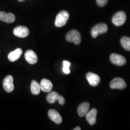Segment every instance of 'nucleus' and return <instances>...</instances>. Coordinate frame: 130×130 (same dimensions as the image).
Instances as JSON below:
<instances>
[{
  "mask_svg": "<svg viewBox=\"0 0 130 130\" xmlns=\"http://www.w3.org/2000/svg\"><path fill=\"white\" fill-rule=\"evenodd\" d=\"M108 0H96L98 5L100 7H103L107 5Z\"/></svg>",
  "mask_w": 130,
  "mask_h": 130,
  "instance_id": "nucleus-21",
  "label": "nucleus"
},
{
  "mask_svg": "<svg viewBox=\"0 0 130 130\" xmlns=\"http://www.w3.org/2000/svg\"><path fill=\"white\" fill-rule=\"evenodd\" d=\"M110 60L113 64L118 66H122L126 63V59L124 56L117 54H111L110 56Z\"/></svg>",
  "mask_w": 130,
  "mask_h": 130,
  "instance_id": "nucleus-7",
  "label": "nucleus"
},
{
  "mask_svg": "<svg viewBox=\"0 0 130 130\" xmlns=\"http://www.w3.org/2000/svg\"><path fill=\"white\" fill-rule=\"evenodd\" d=\"M25 58L28 63L34 64L38 61V57L36 53L32 50H28L25 54Z\"/></svg>",
  "mask_w": 130,
  "mask_h": 130,
  "instance_id": "nucleus-13",
  "label": "nucleus"
},
{
  "mask_svg": "<svg viewBox=\"0 0 130 130\" xmlns=\"http://www.w3.org/2000/svg\"><path fill=\"white\" fill-rule=\"evenodd\" d=\"M81 130V128L79 127V126H78V127H76L75 128H74L73 130Z\"/></svg>",
  "mask_w": 130,
  "mask_h": 130,
  "instance_id": "nucleus-22",
  "label": "nucleus"
},
{
  "mask_svg": "<svg viewBox=\"0 0 130 130\" xmlns=\"http://www.w3.org/2000/svg\"><path fill=\"white\" fill-rule=\"evenodd\" d=\"M86 78L89 84L92 86H96L100 82L99 76L92 72H89L86 75Z\"/></svg>",
  "mask_w": 130,
  "mask_h": 130,
  "instance_id": "nucleus-11",
  "label": "nucleus"
},
{
  "mask_svg": "<svg viewBox=\"0 0 130 130\" xmlns=\"http://www.w3.org/2000/svg\"><path fill=\"white\" fill-rule=\"evenodd\" d=\"M15 20V17L12 13H6L4 11L0 12V20L7 23H12Z\"/></svg>",
  "mask_w": 130,
  "mask_h": 130,
  "instance_id": "nucleus-12",
  "label": "nucleus"
},
{
  "mask_svg": "<svg viewBox=\"0 0 130 130\" xmlns=\"http://www.w3.org/2000/svg\"><path fill=\"white\" fill-rule=\"evenodd\" d=\"M70 18L69 13L66 11H62L56 17L55 25L56 27H62L67 23Z\"/></svg>",
  "mask_w": 130,
  "mask_h": 130,
  "instance_id": "nucleus-1",
  "label": "nucleus"
},
{
  "mask_svg": "<svg viewBox=\"0 0 130 130\" xmlns=\"http://www.w3.org/2000/svg\"><path fill=\"white\" fill-rule=\"evenodd\" d=\"M14 34L17 37L25 38L29 35V31L28 28L24 26H18L15 28L13 31Z\"/></svg>",
  "mask_w": 130,
  "mask_h": 130,
  "instance_id": "nucleus-9",
  "label": "nucleus"
},
{
  "mask_svg": "<svg viewBox=\"0 0 130 130\" xmlns=\"http://www.w3.org/2000/svg\"><path fill=\"white\" fill-rule=\"evenodd\" d=\"M41 90L45 93L50 92L53 88V84L50 80L47 79H42L40 82Z\"/></svg>",
  "mask_w": 130,
  "mask_h": 130,
  "instance_id": "nucleus-15",
  "label": "nucleus"
},
{
  "mask_svg": "<svg viewBox=\"0 0 130 130\" xmlns=\"http://www.w3.org/2000/svg\"><path fill=\"white\" fill-rule=\"evenodd\" d=\"M70 63L69 62L67 61H63V71L65 74H68L70 73Z\"/></svg>",
  "mask_w": 130,
  "mask_h": 130,
  "instance_id": "nucleus-20",
  "label": "nucleus"
},
{
  "mask_svg": "<svg viewBox=\"0 0 130 130\" xmlns=\"http://www.w3.org/2000/svg\"><path fill=\"white\" fill-rule=\"evenodd\" d=\"M127 86L125 82L121 78H116L113 79L110 84V87L113 89L122 90Z\"/></svg>",
  "mask_w": 130,
  "mask_h": 130,
  "instance_id": "nucleus-6",
  "label": "nucleus"
},
{
  "mask_svg": "<svg viewBox=\"0 0 130 130\" xmlns=\"http://www.w3.org/2000/svg\"><path fill=\"white\" fill-rule=\"evenodd\" d=\"M31 92L34 95H38L41 92L40 84L35 80H33L30 86Z\"/></svg>",
  "mask_w": 130,
  "mask_h": 130,
  "instance_id": "nucleus-18",
  "label": "nucleus"
},
{
  "mask_svg": "<svg viewBox=\"0 0 130 130\" xmlns=\"http://www.w3.org/2000/svg\"><path fill=\"white\" fill-rule=\"evenodd\" d=\"M23 53L22 50L21 48H18L14 51L10 53L8 56V58L9 60L12 62H15L18 60Z\"/></svg>",
  "mask_w": 130,
  "mask_h": 130,
  "instance_id": "nucleus-16",
  "label": "nucleus"
},
{
  "mask_svg": "<svg viewBox=\"0 0 130 130\" xmlns=\"http://www.w3.org/2000/svg\"><path fill=\"white\" fill-rule=\"evenodd\" d=\"M121 43L122 47L127 51H130V38L123 37L121 39Z\"/></svg>",
  "mask_w": 130,
  "mask_h": 130,
  "instance_id": "nucleus-19",
  "label": "nucleus"
},
{
  "mask_svg": "<svg viewBox=\"0 0 130 130\" xmlns=\"http://www.w3.org/2000/svg\"><path fill=\"white\" fill-rule=\"evenodd\" d=\"M98 110L95 108H93L86 114V119L91 125H93L96 123V115Z\"/></svg>",
  "mask_w": 130,
  "mask_h": 130,
  "instance_id": "nucleus-14",
  "label": "nucleus"
},
{
  "mask_svg": "<svg viewBox=\"0 0 130 130\" xmlns=\"http://www.w3.org/2000/svg\"><path fill=\"white\" fill-rule=\"evenodd\" d=\"M66 40L70 42H74L76 45H79L81 42V35L80 33L77 30H72L68 33L66 37Z\"/></svg>",
  "mask_w": 130,
  "mask_h": 130,
  "instance_id": "nucleus-2",
  "label": "nucleus"
},
{
  "mask_svg": "<svg viewBox=\"0 0 130 130\" xmlns=\"http://www.w3.org/2000/svg\"><path fill=\"white\" fill-rule=\"evenodd\" d=\"M19 2H23L25 0H18Z\"/></svg>",
  "mask_w": 130,
  "mask_h": 130,
  "instance_id": "nucleus-23",
  "label": "nucleus"
},
{
  "mask_svg": "<svg viewBox=\"0 0 130 130\" xmlns=\"http://www.w3.org/2000/svg\"><path fill=\"white\" fill-rule=\"evenodd\" d=\"M14 79L12 76L8 75L3 81V87L5 91L8 93L12 92L14 89Z\"/></svg>",
  "mask_w": 130,
  "mask_h": 130,
  "instance_id": "nucleus-8",
  "label": "nucleus"
},
{
  "mask_svg": "<svg viewBox=\"0 0 130 130\" xmlns=\"http://www.w3.org/2000/svg\"><path fill=\"white\" fill-rule=\"evenodd\" d=\"M90 108V104L88 103L84 102L80 104L78 108V113L79 116L83 117L86 115Z\"/></svg>",
  "mask_w": 130,
  "mask_h": 130,
  "instance_id": "nucleus-17",
  "label": "nucleus"
},
{
  "mask_svg": "<svg viewBox=\"0 0 130 130\" xmlns=\"http://www.w3.org/2000/svg\"><path fill=\"white\" fill-rule=\"evenodd\" d=\"M108 30L107 26L106 24L100 23L95 25L91 30V35L93 38H95L100 34L106 32Z\"/></svg>",
  "mask_w": 130,
  "mask_h": 130,
  "instance_id": "nucleus-3",
  "label": "nucleus"
},
{
  "mask_svg": "<svg viewBox=\"0 0 130 130\" xmlns=\"http://www.w3.org/2000/svg\"><path fill=\"white\" fill-rule=\"evenodd\" d=\"M126 14L122 11H120L115 14L112 19V23L116 26H121L125 23L126 20Z\"/></svg>",
  "mask_w": 130,
  "mask_h": 130,
  "instance_id": "nucleus-4",
  "label": "nucleus"
},
{
  "mask_svg": "<svg viewBox=\"0 0 130 130\" xmlns=\"http://www.w3.org/2000/svg\"><path fill=\"white\" fill-rule=\"evenodd\" d=\"M47 100L50 104L55 103L56 100L58 101L59 104L61 105H63L65 103V99L64 97L59 95L55 92H52L48 94Z\"/></svg>",
  "mask_w": 130,
  "mask_h": 130,
  "instance_id": "nucleus-5",
  "label": "nucleus"
},
{
  "mask_svg": "<svg viewBox=\"0 0 130 130\" xmlns=\"http://www.w3.org/2000/svg\"><path fill=\"white\" fill-rule=\"evenodd\" d=\"M48 116L50 120L57 124H59L62 122V118L59 113L56 110L51 109L48 111Z\"/></svg>",
  "mask_w": 130,
  "mask_h": 130,
  "instance_id": "nucleus-10",
  "label": "nucleus"
}]
</instances>
